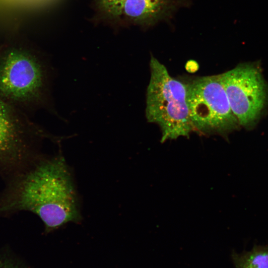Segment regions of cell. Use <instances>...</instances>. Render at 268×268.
<instances>
[{
	"label": "cell",
	"instance_id": "obj_1",
	"mask_svg": "<svg viewBox=\"0 0 268 268\" xmlns=\"http://www.w3.org/2000/svg\"><path fill=\"white\" fill-rule=\"evenodd\" d=\"M6 181L0 194V216L31 212L46 233L81 219L72 176L62 155H42Z\"/></svg>",
	"mask_w": 268,
	"mask_h": 268
},
{
	"label": "cell",
	"instance_id": "obj_2",
	"mask_svg": "<svg viewBox=\"0 0 268 268\" xmlns=\"http://www.w3.org/2000/svg\"><path fill=\"white\" fill-rule=\"evenodd\" d=\"M51 68L40 58L20 48L0 55V98L22 110L47 106Z\"/></svg>",
	"mask_w": 268,
	"mask_h": 268
},
{
	"label": "cell",
	"instance_id": "obj_3",
	"mask_svg": "<svg viewBox=\"0 0 268 268\" xmlns=\"http://www.w3.org/2000/svg\"><path fill=\"white\" fill-rule=\"evenodd\" d=\"M150 69L145 111L148 122L160 128L161 142L188 137L195 129L189 116L185 82L171 76L166 67L153 56Z\"/></svg>",
	"mask_w": 268,
	"mask_h": 268
},
{
	"label": "cell",
	"instance_id": "obj_4",
	"mask_svg": "<svg viewBox=\"0 0 268 268\" xmlns=\"http://www.w3.org/2000/svg\"><path fill=\"white\" fill-rule=\"evenodd\" d=\"M46 137L22 110L0 98V174L6 180L42 155Z\"/></svg>",
	"mask_w": 268,
	"mask_h": 268
},
{
	"label": "cell",
	"instance_id": "obj_5",
	"mask_svg": "<svg viewBox=\"0 0 268 268\" xmlns=\"http://www.w3.org/2000/svg\"><path fill=\"white\" fill-rule=\"evenodd\" d=\"M185 83L189 116L195 131L226 136L240 127L219 74L194 78Z\"/></svg>",
	"mask_w": 268,
	"mask_h": 268
},
{
	"label": "cell",
	"instance_id": "obj_6",
	"mask_svg": "<svg viewBox=\"0 0 268 268\" xmlns=\"http://www.w3.org/2000/svg\"><path fill=\"white\" fill-rule=\"evenodd\" d=\"M219 75L240 126L251 128L260 116L267 98L261 72L253 65L243 64Z\"/></svg>",
	"mask_w": 268,
	"mask_h": 268
},
{
	"label": "cell",
	"instance_id": "obj_7",
	"mask_svg": "<svg viewBox=\"0 0 268 268\" xmlns=\"http://www.w3.org/2000/svg\"><path fill=\"white\" fill-rule=\"evenodd\" d=\"M185 2V0H126L120 16L138 24L151 25L169 18Z\"/></svg>",
	"mask_w": 268,
	"mask_h": 268
},
{
	"label": "cell",
	"instance_id": "obj_8",
	"mask_svg": "<svg viewBox=\"0 0 268 268\" xmlns=\"http://www.w3.org/2000/svg\"><path fill=\"white\" fill-rule=\"evenodd\" d=\"M233 263H238L255 268H268V246L255 244L250 251L241 253L234 251L231 255Z\"/></svg>",
	"mask_w": 268,
	"mask_h": 268
},
{
	"label": "cell",
	"instance_id": "obj_9",
	"mask_svg": "<svg viewBox=\"0 0 268 268\" xmlns=\"http://www.w3.org/2000/svg\"><path fill=\"white\" fill-rule=\"evenodd\" d=\"M99 7L109 16H121L123 4L126 0H96Z\"/></svg>",
	"mask_w": 268,
	"mask_h": 268
},
{
	"label": "cell",
	"instance_id": "obj_10",
	"mask_svg": "<svg viewBox=\"0 0 268 268\" xmlns=\"http://www.w3.org/2000/svg\"><path fill=\"white\" fill-rule=\"evenodd\" d=\"M0 268H24L11 258L0 257Z\"/></svg>",
	"mask_w": 268,
	"mask_h": 268
},
{
	"label": "cell",
	"instance_id": "obj_11",
	"mask_svg": "<svg viewBox=\"0 0 268 268\" xmlns=\"http://www.w3.org/2000/svg\"><path fill=\"white\" fill-rule=\"evenodd\" d=\"M186 69L190 72H194L197 71L199 68V66L197 62L191 60L188 61L186 65Z\"/></svg>",
	"mask_w": 268,
	"mask_h": 268
},
{
	"label": "cell",
	"instance_id": "obj_12",
	"mask_svg": "<svg viewBox=\"0 0 268 268\" xmlns=\"http://www.w3.org/2000/svg\"><path fill=\"white\" fill-rule=\"evenodd\" d=\"M235 268H255L245 265H243L238 263H233Z\"/></svg>",
	"mask_w": 268,
	"mask_h": 268
}]
</instances>
